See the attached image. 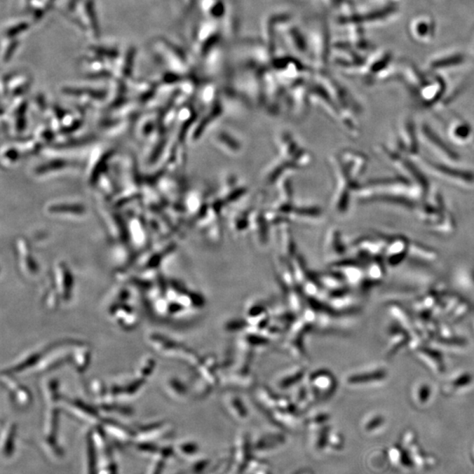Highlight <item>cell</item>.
<instances>
[{
    "label": "cell",
    "mask_w": 474,
    "mask_h": 474,
    "mask_svg": "<svg viewBox=\"0 0 474 474\" xmlns=\"http://www.w3.org/2000/svg\"><path fill=\"white\" fill-rule=\"evenodd\" d=\"M424 173L428 174L442 182L452 184L460 189H472L474 187V172L459 168L458 165L433 161L424 156H418L413 159Z\"/></svg>",
    "instance_id": "cell-1"
},
{
    "label": "cell",
    "mask_w": 474,
    "mask_h": 474,
    "mask_svg": "<svg viewBox=\"0 0 474 474\" xmlns=\"http://www.w3.org/2000/svg\"><path fill=\"white\" fill-rule=\"evenodd\" d=\"M379 153L386 162L390 165L395 167L400 173V176L406 177L411 182L416 184L427 195L430 193L431 187L426 174L421 170L413 159L405 155L400 154L395 149L388 147V146H379Z\"/></svg>",
    "instance_id": "cell-2"
},
{
    "label": "cell",
    "mask_w": 474,
    "mask_h": 474,
    "mask_svg": "<svg viewBox=\"0 0 474 474\" xmlns=\"http://www.w3.org/2000/svg\"><path fill=\"white\" fill-rule=\"evenodd\" d=\"M417 132L420 144L435 156V161L448 163V165H459L461 160L460 156L454 149L449 147L441 137H439L437 132H435L430 125L426 123L418 124Z\"/></svg>",
    "instance_id": "cell-3"
},
{
    "label": "cell",
    "mask_w": 474,
    "mask_h": 474,
    "mask_svg": "<svg viewBox=\"0 0 474 474\" xmlns=\"http://www.w3.org/2000/svg\"><path fill=\"white\" fill-rule=\"evenodd\" d=\"M395 151L414 159L420 156V141L417 125L410 116L400 118L397 128Z\"/></svg>",
    "instance_id": "cell-4"
},
{
    "label": "cell",
    "mask_w": 474,
    "mask_h": 474,
    "mask_svg": "<svg viewBox=\"0 0 474 474\" xmlns=\"http://www.w3.org/2000/svg\"><path fill=\"white\" fill-rule=\"evenodd\" d=\"M449 140L458 147L474 149V128L461 117L452 118L447 128Z\"/></svg>",
    "instance_id": "cell-5"
},
{
    "label": "cell",
    "mask_w": 474,
    "mask_h": 474,
    "mask_svg": "<svg viewBox=\"0 0 474 474\" xmlns=\"http://www.w3.org/2000/svg\"><path fill=\"white\" fill-rule=\"evenodd\" d=\"M456 228V222L454 217L452 215L451 212L446 214L445 217L442 221L439 223L438 225L435 226V228L431 229V231L439 233H451L452 231H454Z\"/></svg>",
    "instance_id": "cell-6"
}]
</instances>
